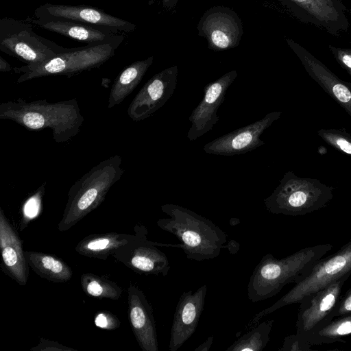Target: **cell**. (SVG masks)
<instances>
[{
  "mask_svg": "<svg viewBox=\"0 0 351 351\" xmlns=\"http://www.w3.org/2000/svg\"><path fill=\"white\" fill-rule=\"evenodd\" d=\"M129 319L132 330L143 351H158L153 310L143 291L135 285L128 289Z\"/></svg>",
  "mask_w": 351,
  "mask_h": 351,
  "instance_id": "obj_20",
  "label": "cell"
},
{
  "mask_svg": "<svg viewBox=\"0 0 351 351\" xmlns=\"http://www.w3.org/2000/svg\"><path fill=\"white\" fill-rule=\"evenodd\" d=\"M80 282L84 292L93 298L116 300L122 295V289L116 282L94 274H82Z\"/></svg>",
  "mask_w": 351,
  "mask_h": 351,
  "instance_id": "obj_27",
  "label": "cell"
},
{
  "mask_svg": "<svg viewBox=\"0 0 351 351\" xmlns=\"http://www.w3.org/2000/svg\"><path fill=\"white\" fill-rule=\"evenodd\" d=\"M328 48L336 62L351 77V47L343 48L329 45Z\"/></svg>",
  "mask_w": 351,
  "mask_h": 351,
  "instance_id": "obj_29",
  "label": "cell"
},
{
  "mask_svg": "<svg viewBox=\"0 0 351 351\" xmlns=\"http://www.w3.org/2000/svg\"><path fill=\"white\" fill-rule=\"evenodd\" d=\"M36 18L60 19L116 30L121 34L133 32L134 23L107 14L104 10L85 5H71L45 3L38 7Z\"/></svg>",
  "mask_w": 351,
  "mask_h": 351,
  "instance_id": "obj_15",
  "label": "cell"
},
{
  "mask_svg": "<svg viewBox=\"0 0 351 351\" xmlns=\"http://www.w3.org/2000/svg\"><path fill=\"white\" fill-rule=\"evenodd\" d=\"M0 249L6 273L20 285H26L29 264L23 250V241L0 208Z\"/></svg>",
  "mask_w": 351,
  "mask_h": 351,
  "instance_id": "obj_21",
  "label": "cell"
},
{
  "mask_svg": "<svg viewBox=\"0 0 351 351\" xmlns=\"http://www.w3.org/2000/svg\"><path fill=\"white\" fill-rule=\"evenodd\" d=\"M199 35L204 37L208 47L223 51L239 45L243 33L241 21L236 12L224 6L206 10L197 25Z\"/></svg>",
  "mask_w": 351,
  "mask_h": 351,
  "instance_id": "obj_12",
  "label": "cell"
},
{
  "mask_svg": "<svg viewBox=\"0 0 351 351\" xmlns=\"http://www.w3.org/2000/svg\"><path fill=\"white\" fill-rule=\"evenodd\" d=\"M25 256L29 267L43 278L53 282H65L73 276L71 268L56 256L27 251Z\"/></svg>",
  "mask_w": 351,
  "mask_h": 351,
  "instance_id": "obj_24",
  "label": "cell"
},
{
  "mask_svg": "<svg viewBox=\"0 0 351 351\" xmlns=\"http://www.w3.org/2000/svg\"><path fill=\"white\" fill-rule=\"evenodd\" d=\"M122 158L112 156L93 167L69 189L68 199L58 228L69 230L104 200L110 189L123 174Z\"/></svg>",
  "mask_w": 351,
  "mask_h": 351,
  "instance_id": "obj_4",
  "label": "cell"
},
{
  "mask_svg": "<svg viewBox=\"0 0 351 351\" xmlns=\"http://www.w3.org/2000/svg\"><path fill=\"white\" fill-rule=\"evenodd\" d=\"M134 233V239L112 256L138 274L167 276L171 268L169 259L157 247H173V244L148 240V231L143 225H136Z\"/></svg>",
  "mask_w": 351,
  "mask_h": 351,
  "instance_id": "obj_10",
  "label": "cell"
},
{
  "mask_svg": "<svg viewBox=\"0 0 351 351\" xmlns=\"http://www.w3.org/2000/svg\"><path fill=\"white\" fill-rule=\"evenodd\" d=\"M318 136L335 149L351 156V135L341 129H320Z\"/></svg>",
  "mask_w": 351,
  "mask_h": 351,
  "instance_id": "obj_28",
  "label": "cell"
},
{
  "mask_svg": "<svg viewBox=\"0 0 351 351\" xmlns=\"http://www.w3.org/2000/svg\"><path fill=\"white\" fill-rule=\"evenodd\" d=\"M11 65L5 60L1 56L0 57V71L9 72L12 70Z\"/></svg>",
  "mask_w": 351,
  "mask_h": 351,
  "instance_id": "obj_35",
  "label": "cell"
},
{
  "mask_svg": "<svg viewBox=\"0 0 351 351\" xmlns=\"http://www.w3.org/2000/svg\"><path fill=\"white\" fill-rule=\"evenodd\" d=\"M274 321L268 319L258 324L236 340L227 351H261L269 341Z\"/></svg>",
  "mask_w": 351,
  "mask_h": 351,
  "instance_id": "obj_26",
  "label": "cell"
},
{
  "mask_svg": "<svg viewBox=\"0 0 351 351\" xmlns=\"http://www.w3.org/2000/svg\"><path fill=\"white\" fill-rule=\"evenodd\" d=\"M96 326L108 330H115L120 327L121 322L116 315L107 311H98L95 316Z\"/></svg>",
  "mask_w": 351,
  "mask_h": 351,
  "instance_id": "obj_30",
  "label": "cell"
},
{
  "mask_svg": "<svg viewBox=\"0 0 351 351\" xmlns=\"http://www.w3.org/2000/svg\"><path fill=\"white\" fill-rule=\"evenodd\" d=\"M180 0H162V5L167 8L174 7Z\"/></svg>",
  "mask_w": 351,
  "mask_h": 351,
  "instance_id": "obj_36",
  "label": "cell"
},
{
  "mask_svg": "<svg viewBox=\"0 0 351 351\" xmlns=\"http://www.w3.org/2000/svg\"><path fill=\"white\" fill-rule=\"evenodd\" d=\"M25 20L43 29L88 45L114 43L120 45L125 38L123 34L116 30L69 20L31 17Z\"/></svg>",
  "mask_w": 351,
  "mask_h": 351,
  "instance_id": "obj_19",
  "label": "cell"
},
{
  "mask_svg": "<svg viewBox=\"0 0 351 351\" xmlns=\"http://www.w3.org/2000/svg\"><path fill=\"white\" fill-rule=\"evenodd\" d=\"M154 57L137 60L125 67L116 77L112 86L108 108H112L122 101L134 90L152 64Z\"/></svg>",
  "mask_w": 351,
  "mask_h": 351,
  "instance_id": "obj_23",
  "label": "cell"
},
{
  "mask_svg": "<svg viewBox=\"0 0 351 351\" xmlns=\"http://www.w3.org/2000/svg\"><path fill=\"white\" fill-rule=\"evenodd\" d=\"M161 210L169 217L158 219L157 226L180 240L177 247L187 258L202 261L219 255L227 235L212 221L177 204H164Z\"/></svg>",
  "mask_w": 351,
  "mask_h": 351,
  "instance_id": "obj_3",
  "label": "cell"
},
{
  "mask_svg": "<svg viewBox=\"0 0 351 351\" xmlns=\"http://www.w3.org/2000/svg\"><path fill=\"white\" fill-rule=\"evenodd\" d=\"M119 46L114 43H101L69 48L66 51L57 54L42 64L25 65L14 67L13 70L21 73L17 83L51 75L71 77L84 71L99 68L114 55Z\"/></svg>",
  "mask_w": 351,
  "mask_h": 351,
  "instance_id": "obj_6",
  "label": "cell"
},
{
  "mask_svg": "<svg viewBox=\"0 0 351 351\" xmlns=\"http://www.w3.org/2000/svg\"><path fill=\"white\" fill-rule=\"evenodd\" d=\"M39 198L38 196L32 197L28 200L24 206L23 221L21 224V229L23 230L32 219L34 218L38 213Z\"/></svg>",
  "mask_w": 351,
  "mask_h": 351,
  "instance_id": "obj_31",
  "label": "cell"
},
{
  "mask_svg": "<svg viewBox=\"0 0 351 351\" xmlns=\"http://www.w3.org/2000/svg\"><path fill=\"white\" fill-rule=\"evenodd\" d=\"M178 68H167L154 75L141 88L128 108L130 118L139 121L149 118L172 96L177 86Z\"/></svg>",
  "mask_w": 351,
  "mask_h": 351,
  "instance_id": "obj_13",
  "label": "cell"
},
{
  "mask_svg": "<svg viewBox=\"0 0 351 351\" xmlns=\"http://www.w3.org/2000/svg\"><path fill=\"white\" fill-rule=\"evenodd\" d=\"M332 191L318 179L301 178L289 171L264 204L272 214L304 215L325 207L333 197Z\"/></svg>",
  "mask_w": 351,
  "mask_h": 351,
  "instance_id": "obj_5",
  "label": "cell"
},
{
  "mask_svg": "<svg viewBox=\"0 0 351 351\" xmlns=\"http://www.w3.org/2000/svg\"><path fill=\"white\" fill-rule=\"evenodd\" d=\"M237 75V71H230L204 87L202 101L189 116L191 123L187 132L189 141H195L203 136L218 122L217 110L225 99L228 88Z\"/></svg>",
  "mask_w": 351,
  "mask_h": 351,
  "instance_id": "obj_16",
  "label": "cell"
},
{
  "mask_svg": "<svg viewBox=\"0 0 351 351\" xmlns=\"http://www.w3.org/2000/svg\"><path fill=\"white\" fill-rule=\"evenodd\" d=\"M351 335V314L332 319L324 327L311 335L304 342V350L311 346L331 343Z\"/></svg>",
  "mask_w": 351,
  "mask_h": 351,
  "instance_id": "obj_25",
  "label": "cell"
},
{
  "mask_svg": "<svg viewBox=\"0 0 351 351\" xmlns=\"http://www.w3.org/2000/svg\"><path fill=\"white\" fill-rule=\"evenodd\" d=\"M135 236V233L117 232L90 234L81 240L75 249L82 256L106 260L118 249L132 241Z\"/></svg>",
  "mask_w": 351,
  "mask_h": 351,
  "instance_id": "obj_22",
  "label": "cell"
},
{
  "mask_svg": "<svg viewBox=\"0 0 351 351\" xmlns=\"http://www.w3.org/2000/svg\"><path fill=\"white\" fill-rule=\"evenodd\" d=\"M299 21L333 36L350 27L347 8L341 0H279Z\"/></svg>",
  "mask_w": 351,
  "mask_h": 351,
  "instance_id": "obj_11",
  "label": "cell"
},
{
  "mask_svg": "<svg viewBox=\"0 0 351 351\" xmlns=\"http://www.w3.org/2000/svg\"><path fill=\"white\" fill-rule=\"evenodd\" d=\"M332 248L330 244L306 247L280 259L271 254L263 256L250 278L248 299L262 301L278 294L287 284L300 282Z\"/></svg>",
  "mask_w": 351,
  "mask_h": 351,
  "instance_id": "obj_2",
  "label": "cell"
},
{
  "mask_svg": "<svg viewBox=\"0 0 351 351\" xmlns=\"http://www.w3.org/2000/svg\"><path fill=\"white\" fill-rule=\"evenodd\" d=\"M282 112H269L263 118L226 134L206 143L204 151L210 154L231 156L251 152L264 145L261 135L274 121L278 120Z\"/></svg>",
  "mask_w": 351,
  "mask_h": 351,
  "instance_id": "obj_14",
  "label": "cell"
},
{
  "mask_svg": "<svg viewBox=\"0 0 351 351\" xmlns=\"http://www.w3.org/2000/svg\"><path fill=\"white\" fill-rule=\"evenodd\" d=\"M27 20L3 17L0 20V50L29 66H38L66 51L35 33Z\"/></svg>",
  "mask_w": 351,
  "mask_h": 351,
  "instance_id": "obj_8",
  "label": "cell"
},
{
  "mask_svg": "<svg viewBox=\"0 0 351 351\" xmlns=\"http://www.w3.org/2000/svg\"><path fill=\"white\" fill-rule=\"evenodd\" d=\"M308 75L351 117V84L339 78L323 62L300 44L286 38Z\"/></svg>",
  "mask_w": 351,
  "mask_h": 351,
  "instance_id": "obj_17",
  "label": "cell"
},
{
  "mask_svg": "<svg viewBox=\"0 0 351 351\" xmlns=\"http://www.w3.org/2000/svg\"><path fill=\"white\" fill-rule=\"evenodd\" d=\"M0 119L13 121L28 130L51 129L53 138L66 143L80 131L84 119L76 99L50 103L21 98L0 104Z\"/></svg>",
  "mask_w": 351,
  "mask_h": 351,
  "instance_id": "obj_1",
  "label": "cell"
},
{
  "mask_svg": "<svg viewBox=\"0 0 351 351\" xmlns=\"http://www.w3.org/2000/svg\"><path fill=\"white\" fill-rule=\"evenodd\" d=\"M350 276H342L323 289L304 298L300 302L295 336L302 350H304V341L334 319L342 287Z\"/></svg>",
  "mask_w": 351,
  "mask_h": 351,
  "instance_id": "obj_9",
  "label": "cell"
},
{
  "mask_svg": "<svg viewBox=\"0 0 351 351\" xmlns=\"http://www.w3.org/2000/svg\"><path fill=\"white\" fill-rule=\"evenodd\" d=\"M351 314V289L340 298L334 313V319Z\"/></svg>",
  "mask_w": 351,
  "mask_h": 351,
  "instance_id": "obj_32",
  "label": "cell"
},
{
  "mask_svg": "<svg viewBox=\"0 0 351 351\" xmlns=\"http://www.w3.org/2000/svg\"><path fill=\"white\" fill-rule=\"evenodd\" d=\"M207 286L182 293L174 313L169 348L178 350L195 332L204 308Z\"/></svg>",
  "mask_w": 351,
  "mask_h": 351,
  "instance_id": "obj_18",
  "label": "cell"
},
{
  "mask_svg": "<svg viewBox=\"0 0 351 351\" xmlns=\"http://www.w3.org/2000/svg\"><path fill=\"white\" fill-rule=\"evenodd\" d=\"M347 274L351 275V240L335 253L319 260L304 278L295 283L271 306L256 313L248 325H256L262 318L275 311L300 303L304 298L323 289Z\"/></svg>",
  "mask_w": 351,
  "mask_h": 351,
  "instance_id": "obj_7",
  "label": "cell"
},
{
  "mask_svg": "<svg viewBox=\"0 0 351 351\" xmlns=\"http://www.w3.org/2000/svg\"><path fill=\"white\" fill-rule=\"evenodd\" d=\"M32 350H45V351H52V350H75L73 348L64 346L63 345L59 344L57 341H50L47 339H40L39 344L32 348Z\"/></svg>",
  "mask_w": 351,
  "mask_h": 351,
  "instance_id": "obj_33",
  "label": "cell"
},
{
  "mask_svg": "<svg viewBox=\"0 0 351 351\" xmlns=\"http://www.w3.org/2000/svg\"><path fill=\"white\" fill-rule=\"evenodd\" d=\"M213 342V336H209L202 344L195 348L194 351H208Z\"/></svg>",
  "mask_w": 351,
  "mask_h": 351,
  "instance_id": "obj_34",
  "label": "cell"
}]
</instances>
